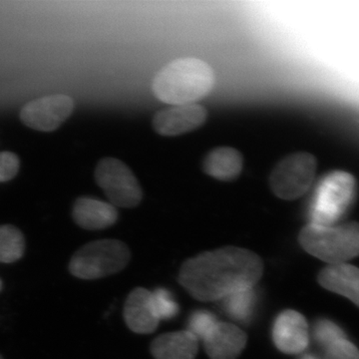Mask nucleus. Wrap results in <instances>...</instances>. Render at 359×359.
Instances as JSON below:
<instances>
[{"label":"nucleus","mask_w":359,"mask_h":359,"mask_svg":"<svg viewBox=\"0 0 359 359\" xmlns=\"http://www.w3.org/2000/svg\"><path fill=\"white\" fill-rule=\"evenodd\" d=\"M327 359H359L358 347L348 339L337 340L325 348Z\"/></svg>","instance_id":"22"},{"label":"nucleus","mask_w":359,"mask_h":359,"mask_svg":"<svg viewBox=\"0 0 359 359\" xmlns=\"http://www.w3.org/2000/svg\"><path fill=\"white\" fill-rule=\"evenodd\" d=\"M0 359H4V358H2V356H1V355H0Z\"/></svg>","instance_id":"26"},{"label":"nucleus","mask_w":359,"mask_h":359,"mask_svg":"<svg viewBox=\"0 0 359 359\" xmlns=\"http://www.w3.org/2000/svg\"><path fill=\"white\" fill-rule=\"evenodd\" d=\"M203 167L205 174L212 178L231 181L237 178L242 172V154L233 148H217L205 157Z\"/></svg>","instance_id":"16"},{"label":"nucleus","mask_w":359,"mask_h":359,"mask_svg":"<svg viewBox=\"0 0 359 359\" xmlns=\"http://www.w3.org/2000/svg\"><path fill=\"white\" fill-rule=\"evenodd\" d=\"M299 242L309 255L325 263L346 264L359 256V223L332 226L309 223L299 233Z\"/></svg>","instance_id":"3"},{"label":"nucleus","mask_w":359,"mask_h":359,"mask_svg":"<svg viewBox=\"0 0 359 359\" xmlns=\"http://www.w3.org/2000/svg\"><path fill=\"white\" fill-rule=\"evenodd\" d=\"M153 306L159 320H173L179 313V306L173 294L166 289H157L151 292Z\"/></svg>","instance_id":"19"},{"label":"nucleus","mask_w":359,"mask_h":359,"mask_svg":"<svg viewBox=\"0 0 359 359\" xmlns=\"http://www.w3.org/2000/svg\"><path fill=\"white\" fill-rule=\"evenodd\" d=\"M20 159L14 153H0V183L13 179L20 170Z\"/></svg>","instance_id":"23"},{"label":"nucleus","mask_w":359,"mask_h":359,"mask_svg":"<svg viewBox=\"0 0 359 359\" xmlns=\"http://www.w3.org/2000/svg\"><path fill=\"white\" fill-rule=\"evenodd\" d=\"M263 275V261L254 252L224 247L189 259L180 269L178 280L194 299L215 302L256 287Z\"/></svg>","instance_id":"1"},{"label":"nucleus","mask_w":359,"mask_h":359,"mask_svg":"<svg viewBox=\"0 0 359 359\" xmlns=\"http://www.w3.org/2000/svg\"><path fill=\"white\" fill-rule=\"evenodd\" d=\"M73 109L74 101L69 96H45L26 104L20 111V119L29 128L51 132L66 121Z\"/></svg>","instance_id":"8"},{"label":"nucleus","mask_w":359,"mask_h":359,"mask_svg":"<svg viewBox=\"0 0 359 359\" xmlns=\"http://www.w3.org/2000/svg\"><path fill=\"white\" fill-rule=\"evenodd\" d=\"M218 323L215 314L207 311H197L191 314L188 321V332L195 335L198 340H204Z\"/></svg>","instance_id":"21"},{"label":"nucleus","mask_w":359,"mask_h":359,"mask_svg":"<svg viewBox=\"0 0 359 359\" xmlns=\"http://www.w3.org/2000/svg\"><path fill=\"white\" fill-rule=\"evenodd\" d=\"M72 217L80 228L98 231L113 226L117 222L118 212L110 203L96 198L80 197L73 205Z\"/></svg>","instance_id":"13"},{"label":"nucleus","mask_w":359,"mask_h":359,"mask_svg":"<svg viewBox=\"0 0 359 359\" xmlns=\"http://www.w3.org/2000/svg\"><path fill=\"white\" fill-rule=\"evenodd\" d=\"M355 192L356 181L351 173L334 171L327 175L316 189L311 203V224H335L351 207Z\"/></svg>","instance_id":"5"},{"label":"nucleus","mask_w":359,"mask_h":359,"mask_svg":"<svg viewBox=\"0 0 359 359\" xmlns=\"http://www.w3.org/2000/svg\"><path fill=\"white\" fill-rule=\"evenodd\" d=\"M313 335L316 344L323 348L334 344L337 340L346 337L344 330L337 323L328 320L316 321L313 327Z\"/></svg>","instance_id":"20"},{"label":"nucleus","mask_w":359,"mask_h":359,"mask_svg":"<svg viewBox=\"0 0 359 359\" xmlns=\"http://www.w3.org/2000/svg\"><path fill=\"white\" fill-rule=\"evenodd\" d=\"M95 181L115 208L137 207L143 199L138 180L121 160L108 157L99 161Z\"/></svg>","instance_id":"7"},{"label":"nucleus","mask_w":359,"mask_h":359,"mask_svg":"<svg viewBox=\"0 0 359 359\" xmlns=\"http://www.w3.org/2000/svg\"><path fill=\"white\" fill-rule=\"evenodd\" d=\"M215 73L211 66L198 58H180L157 73L153 80L155 96L172 105L194 104L214 88Z\"/></svg>","instance_id":"2"},{"label":"nucleus","mask_w":359,"mask_h":359,"mask_svg":"<svg viewBox=\"0 0 359 359\" xmlns=\"http://www.w3.org/2000/svg\"><path fill=\"white\" fill-rule=\"evenodd\" d=\"M248 337L237 325L218 321L204 340L205 353L211 359H237L247 346Z\"/></svg>","instance_id":"11"},{"label":"nucleus","mask_w":359,"mask_h":359,"mask_svg":"<svg viewBox=\"0 0 359 359\" xmlns=\"http://www.w3.org/2000/svg\"><path fill=\"white\" fill-rule=\"evenodd\" d=\"M130 257L129 248L121 241H94L75 252L70 259L69 271L80 280H98L126 268Z\"/></svg>","instance_id":"4"},{"label":"nucleus","mask_w":359,"mask_h":359,"mask_svg":"<svg viewBox=\"0 0 359 359\" xmlns=\"http://www.w3.org/2000/svg\"><path fill=\"white\" fill-rule=\"evenodd\" d=\"M273 340L278 351L285 354L301 353L309 344L308 321L299 311H283L276 318Z\"/></svg>","instance_id":"9"},{"label":"nucleus","mask_w":359,"mask_h":359,"mask_svg":"<svg viewBox=\"0 0 359 359\" xmlns=\"http://www.w3.org/2000/svg\"><path fill=\"white\" fill-rule=\"evenodd\" d=\"M255 287L237 290L221 299L222 308L229 318L245 325H248L252 320L257 304V294Z\"/></svg>","instance_id":"17"},{"label":"nucleus","mask_w":359,"mask_h":359,"mask_svg":"<svg viewBox=\"0 0 359 359\" xmlns=\"http://www.w3.org/2000/svg\"><path fill=\"white\" fill-rule=\"evenodd\" d=\"M321 287L351 299L359 306V269L348 264H328L318 275Z\"/></svg>","instance_id":"14"},{"label":"nucleus","mask_w":359,"mask_h":359,"mask_svg":"<svg viewBox=\"0 0 359 359\" xmlns=\"http://www.w3.org/2000/svg\"><path fill=\"white\" fill-rule=\"evenodd\" d=\"M199 349V340L188 330L160 335L151 344L155 359H194Z\"/></svg>","instance_id":"15"},{"label":"nucleus","mask_w":359,"mask_h":359,"mask_svg":"<svg viewBox=\"0 0 359 359\" xmlns=\"http://www.w3.org/2000/svg\"><path fill=\"white\" fill-rule=\"evenodd\" d=\"M25 252L22 231L13 224L0 226V263L13 264L20 261Z\"/></svg>","instance_id":"18"},{"label":"nucleus","mask_w":359,"mask_h":359,"mask_svg":"<svg viewBox=\"0 0 359 359\" xmlns=\"http://www.w3.org/2000/svg\"><path fill=\"white\" fill-rule=\"evenodd\" d=\"M318 161L306 152L294 153L280 161L271 172L269 184L276 197L292 201L308 192L316 177Z\"/></svg>","instance_id":"6"},{"label":"nucleus","mask_w":359,"mask_h":359,"mask_svg":"<svg viewBox=\"0 0 359 359\" xmlns=\"http://www.w3.org/2000/svg\"><path fill=\"white\" fill-rule=\"evenodd\" d=\"M302 359H318L313 354H304Z\"/></svg>","instance_id":"24"},{"label":"nucleus","mask_w":359,"mask_h":359,"mask_svg":"<svg viewBox=\"0 0 359 359\" xmlns=\"http://www.w3.org/2000/svg\"><path fill=\"white\" fill-rule=\"evenodd\" d=\"M124 320L135 334H152L157 330L160 320L156 316L151 292L137 287L130 292L125 302Z\"/></svg>","instance_id":"12"},{"label":"nucleus","mask_w":359,"mask_h":359,"mask_svg":"<svg viewBox=\"0 0 359 359\" xmlns=\"http://www.w3.org/2000/svg\"><path fill=\"white\" fill-rule=\"evenodd\" d=\"M207 110L198 104L176 105L156 113L153 128L163 136H177L199 128L207 119Z\"/></svg>","instance_id":"10"},{"label":"nucleus","mask_w":359,"mask_h":359,"mask_svg":"<svg viewBox=\"0 0 359 359\" xmlns=\"http://www.w3.org/2000/svg\"><path fill=\"white\" fill-rule=\"evenodd\" d=\"M2 287H4V283H2L1 278H0V292H1Z\"/></svg>","instance_id":"25"}]
</instances>
